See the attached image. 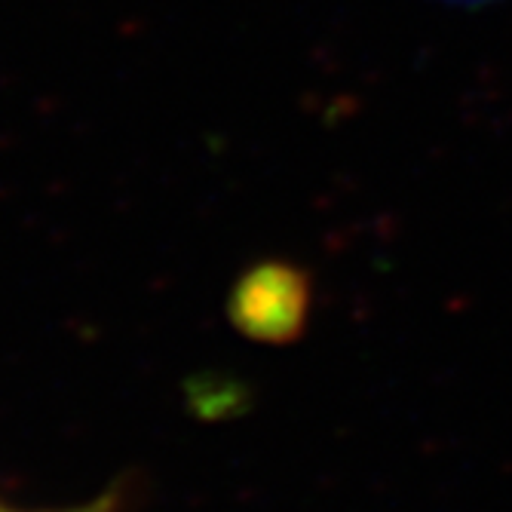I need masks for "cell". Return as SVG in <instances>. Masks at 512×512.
Instances as JSON below:
<instances>
[{"label":"cell","instance_id":"6da1fadb","mask_svg":"<svg viewBox=\"0 0 512 512\" xmlns=\"http://www.w3.org/2000/svg\"><path fill=\"white\" fill-rule=\"evenodd\" d=\"M0 512H16V509H4ZM40 512H114V497H102L96 503H83V506H71V509H40Z\"/></svg>","mask_w":512,"mask_h":512}]
</instances>
